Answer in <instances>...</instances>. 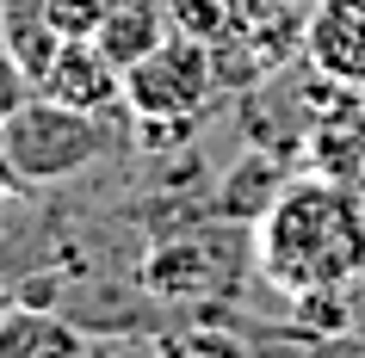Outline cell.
Listing matches in <instances>:
<instances>
[{
  "label": "cell",
  "mask_w": 365,
  "mask_h": 358,
  "mask_svg": "<svg viewBox=\"0 0 365 358\" xmlns=\"http://www.w3.org/2000/svg\"><path fill=\"white\" fill-rule=\"evenodd\" d=\"M254 265L279 297L309 290H353L365 278V210L353 186L322 173L285 179V191L254 223Z\"/></svg>",
  "instance_id": "obj_1"
},
{
  "label": "cell",
  "mask_w": 365,
  "mask_h": 358,
  "mask_svg": "<svg viewBox=\"0 0 365 358\" xmlns=\"http://www.w3.org/2000/svg\"><path fill=\"white\" fill-rule=\"evenodd\" d=\"M106 154H112V124L99 112H75V105L38 93V87L0 124V167L19 186H68Z\"/></svg>",
  "instance_id": "obj_2"
},
{
  "label": "cell",
  "mask_w": 365,
  "mask_h": 358,
  "mask_svg": "<svg viewBox=\"0 0 365 358\" xmlns=\"http://www.w3.org/2000/svg\"><path fill=\"white\" fill-rule=\"evenodd\" d=\"M217 93V68H211V43L168 31L149 56H136L124 68V105L143 124H192Z\"/></svg>",
  "instance_id": "obj_3"
},
{
  "label": "cell",
  "mask_w": 365,
  "mask_h": 358,
  "mask_svg": "<svg viewBox=\"0 0 365 358\" xmlns=\"http://www.w3.org/2000/svg\"><path fill=\"white\" fill-rule=\"evenodd\" d=\"M309 105H316V117H309V130H304L309 173L359 191L365 186V93L322 75V99L309 93Z\"/></svg>",
  "instance_id": "obj_4"
},
{
  "label": "cell",
  "mask_w": 365,
  "mask_h": 358,
  "mask_svg": "<svg viewBox=\"0 0 365 358\" xmlns=\"http://www.w3.org/2000/svg\"><path fill=\"white\" fill-rule=\"evenodd\" d=\"M304 62L365 93V0H316L304 6Z\"/></svg>",
  "instance_id": "obj_5"
},
{
  "label": "cell",
  "mask_w": 365,
  "mask_h": 358,
  "mask_svg": "<svg viewBox=\"0 0 365 358\" xmlns=\"http://www.w3.org/2000/svg\"><path fill=\"white\" fill-rule=\"evenodd\" d=\"M38 93L62 99V105H75V112H112L118 99H124V75H118L112 62L99 56L93 38H62L50 68L38 75Z\"/></svg>",
  "instance_id": "obj_6"
},
{
  "label": "cell",
  "mask_w": 365,
  "mask_h": 358,
  "mask_svg": "<svg viewBox=\"0 0 365 358\" xmlns=\"http://www.w3.org/2000/svg\"><path fill=\"white\" fill-rule=\"evenodd\" d=\"M0 358H87V339L50 302H13L0 315Z\"/></svg>",
  "instance_id": "obj_7"
},
{
  "label": "cell",
  "mask_w": 365,
  "mask_h": 358,
  "mask_svg": "<svg viewBox=\"0 0 365 358\" xmlns=\"http://www.w3.org/2000/svg\"><path fill=\"white\" fill-rule=\"evenodd\" d=\"M279 191H285V167H279V161H272V154H242V161H235L230 173H223V191H217V210H223V216H230V223H260V216H267V204L272 198H279Z\"/></svg>",
  "instance_id": "obj_8"
},
{
  "label": "cell",
  "mask_w": 365,
  "mask_h": 358,
  "mask_svg": "<svg viewBox=\"0 0 365 358\" xmlns=\"http://www.w3.org/2000/svg\"><path fill=\"white\" fill-rule=\"evenodd\" d=\"M168 38V25H161V13H155L149 0H112V13H106V25L93 31V43H99V56L112 62L118 75L130 68L136 56H149L155 43Z\"/></svg>",
  "instance_id": "obj_9"
},
{
  "label": "cell",
  "mask_w": 365,
  "mask_h": 358,
  "mask_svg": "<svg viewBox=\"0 0 365 358\" xmlns=\"http://www.w3.org/2000/svg\"><path fill=\"white\" fill-rule=\"evenodd\" d=\"M0 43L19 56V68L31 75V87H38V75L50 68V56H56V31H50V13H43V0H0Z\"/></svg>",
  "instance_id": "obj_10"
},
{
  "label": "cell",
  "mask_w": 365,
  "mask_h": 358,
  "mask_svg": "<svg viewBox=\"0 0 365 358\" xmlns=\"http://www.w3.org/2000/svg\"><path fill=\"white\" fill-rule=\"evenodd\" d=\"M168 25L198 38V43H217L235 25V6L230 0H168Z\"/></svg>",
  "instance_id": "obj_11"
},
{
  "label": "cell",
  "mask_w": 365,
  "mask_h": 358,
  "mask_svg": "<svg viewBox=\"0 0 365 358\" xmlns=\"http://www.w3.org/2000/svg\"><path fill=\"white\" fill-rule=\"evenodd\" d=\"M43 13H50L56 38H93L112 13V0H43Z\"/></svg>",
  "instance_id": "obj_12"
},
{
  "label": "cell",
  "mask_w": 365,
  "mask_h": 358,
  "mask_svg": "<svg viewBox=\"0 0 365 358\" xmlns=\"http://www.w3.org/2000/svg\"><path fill=\"white\" fill-rule=\"evenodd\" d=\"M291 309L304 315V327H322V334H341L346 321H353L346 290H309V297H291Z\"/></svg>",
  "instance_id": "obj_13"
},
{
  "label": "cell",
  "mask_w": 365,
  "mask_h": 358,
  "mask_svg": "<svg viewBox=\"0 0 365 358\" xmlns=\"http://www.w3.org/2000/svg\"><path fill=\"white\" fill-rule=\"evenodd\" d=\"M25 99H31V75L19 68V56H13V50L0 43V124H6V117L19 112Z\"/></svg>",
  "instance_id": "obj_14"
},
{
  "label": "cell",
  "mask_w": 365,
  "mask_h": 358,
  "mask_svg": "<svg viewBox=\"0 0 365 358\" xmlns=\"http://www.w3.org/2000/svg\"><path fill=\"white\" fill-rule=\"evenodd\" d=\"M173 358H248V352H242L230 334H217V327H198V334H186L180 346H173Z\"/></svg>",
  "instance_id": "obj_15"
},
{
  "label": "cell",
  "mask_w": 365,
  "mask_h": 358,
  "mask_svg": "<svg viewBox=\"0 0 365 358\" xmlns=\"http://www.w3.org/2000/svg\"><path fill=\"white\" fill-rule=\"evenodd\" d=\"M235 6V25H260V19H279V13H291L297 0H230Z\"/></svg>",
  "instance_id": "obj_16"
},
{
  "label": "cell",
  "mask_w": 365,
  "mask_h": 358,
  "mask_svg": "<svg viewBox=\"0 0 365 358\" xmlns=\"http://www.w3.org/2000/svg\"><path fill=\"white\" fill-rule=\"evenodd\" d=\"M13 191H19V179H13V173L0 167V216H6V204H13Z\"/></svg>",
  "instance_id": "obj_17"
},
{
  "label": "cell",
  "mask_w": 365,
  "mask_h": 358,
  "mask_svg": "<svg viewBox=\"0 0 365 358\" xmlns=\"http://www.w3.org/2000/svg\"><path fill=\"white\" fill-rule=\"evenodd\" d=\"M13 302H19V290H13V284L0 278V315H6V309H13Z\"/></svg>",
  "instance_id": "obj_18"
},
{
  "label": "cell",
  "mask_w": 365,
  "mask_h": 358,
  "mask_svg": "<svg viewBox=\"0 0 365 358\" xmlns=\"http://www.w3.org/2000/svg\"><path fill=\"white\" fill-rule=\"evenodd\" d=\"M87 358H112V352H87Z\"/></svg>",
  "instance_id": "obj_19"
},
{
  "label": "cell",
  "mask_w": 365,
  "mask_h": 358,
  "mask_svg": "<svg viewBox=\"0 0 365 358\" xmlns=\"http://www.w3.org/2000/svg\"><path fill=\"white\" fill-rule=\"evenodd\" d=\"M359 210H365V186H359Z\"/></svg>",
  "instance_id": "obj_20"
}]
</instances>
